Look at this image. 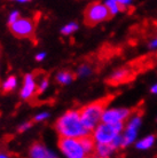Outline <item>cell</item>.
Returning <instances> with one entry per match:
<instances>
[{
	"label": "cell",
	"instance_id": "cell-9",
	"mask_svg": "<svg viewBox=\"0 0 157 158\" xmlns=\"http://www.w3.org/2000/svg\"><path fill=\"white\" fill-rule=\"evenodd\" d=\"M134 110H129V109H110L103 112L102 120L103 123H121L124 122L125 119L130 117V115Z\"/></svg>",
	"mask_w": 157,
	"mask_h": 158
},
{
	"label": "cell",
	"instance_id": "cell-15",
	"mask_svg": "<svg viewBox=\"0 0 157 158\" xmlns=\"http://www.w3.org/2000/svg\"><path fill=\"white\" fill-rule=\"evenodd\" d=\"M106 6L108 7V9H109L111 16L115 15V14H117V13L121 10V6L118 5V2L116 0H107Z\"/></svg>",
	"mask_w": 157,
	"mask_h": 158
},
{
	"label": "cell",
	"instance_id": "cell-5",
	"mask_svg": "<svg viewBox=\"0 0 157 158\" xmlns=\"http://www.w3.org/2000/svg\"><path fill=\"white\" fill-rule=\"evenodd\" d=\"M110 16H111V14H110L109 9L106 5H102L100 2H93L86 8L84 20H85V23L87 25L92 27V25H95L100 22L109 20Z\"/></svg>",
	"mask_w": 157,
	"mask_h": 158
},
{
	"label": "cell",
	"instance_id": "cell-3",
	"mask_svg": "<svg viewBox=\"0 0 157 158\" xmlns=\"http://www.w3.org/2000/svg\"><path fill=\"white\" fill-rule=\"evenodd\" d=\"M59 148L61 149L63 154L69 158L88 157L80 138H66V136H61L59 140Z\"/></svg>",
	"mask_w": 157,
	"mask_h": 158
},
{
	"label": "cell",
	"instance_id": "cell-25",
	"mask_svg": "<svg viewBox=\"0 0 157 158\" xmlns=\"http://www.w3.org/2000/svg\"><path fill=\"white\" fill-rule=\"evenodd\" d=\"M151 93H155V94H157V84L153 86V88H151Z\"/></svg>",
	"mask_w": 157,
	"mask_h": 158
},
{
	"label": "cell",
	"instance_id": "cell-16",
	"mask_svg": "<svg viewBox=\"0 0 157 158\" xmlns=\"http://www.w3.org/2000/svg\"><path fill=\"white\" fill-rule=\"evenodd\" d=\"M16 87V78L15 77H9V78L5 81L4 86H2V89H4L5 93H8V92L13 91Z\"/></svg>",
	"mask_w": 157,
	"mask_h": 158
},
{
	"label": "cell",
	"instance_id": "cell-13",
	"mask_svg": "<svg viewBox=\"0 0 157 158\" xmlns=\"http://www.w3.org/2000/svg\"><path fill=\"white\" fill-rule=\"evenodd\" d=\"M74 78H75V76L69 71H62L56 76L57 81H59L60 84H62V85H67V84H69L70 81H72V79Z\"/></svg>",
	"mask_w": 157,
	"mask_h": 158
},
{
	"label": "cell",
	"instance_id": "cell-7",
	"mask_svg": "<svg viewBox=\"0 0 157 158\" xmlns=\"http://www.w3.org/2000/svg\"><path fill=\"white\" fill-rule=\"evenodd\" d=\"M138 72L134 70L133 68H123L117 71H115L112 75L110 76L108 79V83L112 86H118L122 84H126L129 81H132Z\"/></svg>",
	"mask_w": 157,
	"mask_h": 158
},
{
	"label": "cell",
	"instance_id": "cell-24",
	"mask_svg": "<svg viewBox=\"0 0 157 158\" xmlns=\"http://www.w3.org/2000/svg\"><path fill=\"white\" fill-rule=\"evenodd\" d=\"M45 56H46L45 53H40V54H38V55L36 56V60H37V61H43V60L45 59Z\"/></svg>",
	"mask_w": 157,
	"mask_h": 158
},
{
	"label": "cell",
	"instance_id": "cell-10",
	"mask_svg": "<svg viewBox=\"0 0 157 158\" xmlns=\"http://www.w3.org/2000/svg\"><path fill=\"white\" fill-rule=\"evenodd\" d=\"M36 85H35V75L33 73H29L25 76L24 78V85L23 89L21 92V96L23 100L30 99L35 92Z\"/></svg>",
	"mask_w": 157,
	"mask_h": 158
},
{
	"label": "cell",
	"instance_id": "cell-6",
	"mask_svg": "<svg viewBox=\"0 0 157 158\" xmlns=\"http://www.w3.org/2000/svg\"><path fill=\"white\" fill-rule=\"evenodd\" d=\"M9 27L12 33L17 38H32L35 35L36 22L31 19H19L9 24Z\"/></svg>",
	"mask_w": 157,
	"mask_h": 158
},
{
	"label": "cell",
	"instance_id": "cell-27",
	"mask_svg": "<svg viewBox=\"0 0 157 158\" xmlns=\"http://www.w3.org/2000/svg\"><path fill=\"white\" fill-rule=\"evenodd\" d=\"M15 1H19V2H27L29 0H15Z\"/></svg>",
	"mask_w": 157,
	"mask_h": 158
},
{
	"label": "cell",
	"instance_id": "cell-19",
	"mask_svg": "<svg viewBox=\"0 0 157 158\" xmlns=\"http://www.w3.org/2000/svg\"><path fill=\"white\" fill-rule=\"evenodd\" d=\"M116 1H117L118 5L121 6V10H124L126 6L130 5V2H131V0H116Z\"/></svg>",
	"mask_w": 157,
	"mask_h": 158
},
{
	"label": "cell",
	"instance_id": "cell-11",
	"mask_svg": "<svg viewBox=\"0 0 157 158\" xmlns=\"http://www.w3.org/2000/svg\"><path fill=\"white\" fill-rule=\"evenodd\" d=\"M30 156L33 158H49V157H55L54 154H51L49 151L40 143H35L32 144L30 148Z\"/></svg>",
	"mask_w": 157,
	"mask_h": 158
},
{
	"label": "cell",
	"instance_id": "cell-4",
	"mask_svg": "<svg viewBox=\"0 0 157 158\" xmlns=\"http://www.w3.org/2000/svg\"><path fill=\"white\" fill-rule=\"evenodd\" d=\"M123 131V123H102L94 131V140L98 143H111Z\"/></svg>",
	"mask_w": 157,
	"mask_h": 158
},
{
	"label": "cell",
	"instance_id": "cell-1",
	"mask_svg": "<svg viewBox=\"0 0 157 158\" xmlns=\"http://www.w3.org/2000/svg\"><path fill=\"white\" fill-rule=\"evenodd\" d=\"M55 128L60 136L66 138H82L91 133L86 127L83 125L79 111H68L67 114L57 119Z\"/></svg>",
	"mask_w": 157,
	"mask_h": 158
},
{
	"label": "cell",
	"instance_id": "cell-22",
	"mask_svg": "<svg viewBox=\"0 0 157 158\" xmlns=\"http://www.w3.org/2000/svg\"><path fill=\"white\" fill-rule=\"evenodd\" d=\"M31 126H32V123L31 122L25 123V124H23V125H21V126L19 127V132H20V133H22V132H24V131H27L28 128H30Z\"/></svg>",
	"mask_w": 157,
	"mask_h": 158
},
{
	"label": "cell",
	"instance_id": "cell-23",
	"mask_svg": "<svg viewBox=\"0 0 157 158\" xmlns=\"http://www.w3.org/2000/svg\"><path fill=\"white\" fill-rule=\"evenodd\" d=\"M90 73V69L87 67H82L80 68V70H79V75L80 76H86Z\"/></svg>",
	"mask_w": 157,
	"mask_h": 158
},
{
	"label": "cell",
	"instance_id": "cell-8",
	"mask_svg": "<svg viewBox=\"0 0 157 158\" xmlns=\"http://www.w3.org/2000/svg\"><path fill=\"white\" fill-rule=\"evenodd\" d=\"M141 123V112H138L134 115V117L130 120L129 125L126 127L125 133L123 135V146L126 147L127 144H130L134 141V139L137 136V130L139 125Z\"/></svg>",
	"mask_w": 157,
	"mask_h": 158
},
{
	"label": "cell",
	"instance_id": "cell-14",
	"mask_svg": "<svg viewBox=\"0 0 157 158\" xmlns=\"http://www.w3.org/2000/svg\"><path fill=\"white\" fill-rule=\"evenodd\" d=\"M154 141H155V136H153V135L147 136V138H145L143 140H141V141H139L137 143V148L141 149V150H146V149H148V148L153 146Z\"/></svg>",
	"mask_w": 157,
	"mask_h": 158
},
{
	"label": "cell",
	"instance_id": "cell-20",
	"mask_svg": "<svg viewBox=\"0 0 157 158\" xmlns=\"http://www.w3.org/2000/svg\"><path fill=\"white\" fill-rule=\"evenodd\" d=\"M47 86H48V80H47V79H44L43 81H41V84H40L38 92H39V93H43V92L47 88Z\"/></svg>",
	"mask_w": 157,
	"mask_h": 158
},
{
	"label": "cell",
	"instance_id": "cell-12",
	"mask_svg": "<svg viewBox=\"0 0 157 158\" xmlns=\"http://www.w3.org/2000/svg\"><path fill=\"white\" fill-rule=\"evenodd\" d=\"M116 150L112 143H98L95 146L94 157H108Z\"/></svg>",
	"mask_w": 157,
	"mask_h": 158
},
{
	"label": "cell",
	"instance_id": "cell-26",
	"mask_svg": "<svg viewBox=\"0 0 157 158\" xmlns=\"http://www.w3.org/2000/svg\"><path fill=\"white\" fill-rule=\"evenodd\" d=\"M150 47H157V39L156 40H154V41H153V43H151V44H150Z\"/></svg>",
	"mask_w": 157,
	"mask_h": 158
},
{
	"label": "cell",
	"instance_id": "cell-2",
	"mask_svg": "<svg viewBox=\"0 0 157 158\" xmlns=\"http://www.w3.org/2000/svg\"><path fill=\"white\" fill-rule=\"evenodd\" d=\"M114 99L112 95L106 96L101 100H98L95 102H92L86 107L82 108L79 110L80 119L83 125L86 127L88 131H93L95 126L99 124V122L102 119V115L104 112L106 107L110 103V101Z\"/></svg>",
	"mask_w": 157,
	"mask_h": 158
},
{
	"label": "cell",
	"instance_id": "cell-17",
	"mask_svg": "<svg viewBox=\"0 0 157 158\" xmlns=\"http://www.w3.org/2000/svg\"><path fill=\"white\" fill-rule=\"evenodd\" d=\"M77 29H78V25L76 23L67 24L66 27H63V28L61 29V33H63V35H70V33H72L74 31H76Z\"/></svg>",
	"mask_w": 157,
	"mask_h": 158
},
{
	"label": "cell",
	"instance_id": "cell-18",
	"mask_svg": "<svg viewBox=\"0 0 157 158\" xmlns=\"http://www.w3.org/2000/svg\"><path fill=\"white\" fill-rule=\"evenodd\" d=\"M20 19V13L19 12H13L12 14H11V16H9V21H8V24H12L14 23V22H16V21Z\"/></svg>",
	"mask_w": 157,
	"mask_h": 158
},
{
	"label": "cell",
	"instance_id": "cell-21",
	"mask_svg": "<svg viewBox=\"0 0 157 158\" xmlns=\"http://www.w3.org/2000/svg\"><path fill=\"white\" fill-rule=\"evenodd\" d=\"M48 117V114L47 112H43V114H40V115H37L35 117V122H41V120H44V119H46Z\"/></svg>",
	"mask_w": 157,
	"mask_h": 158
}]
</instances>
